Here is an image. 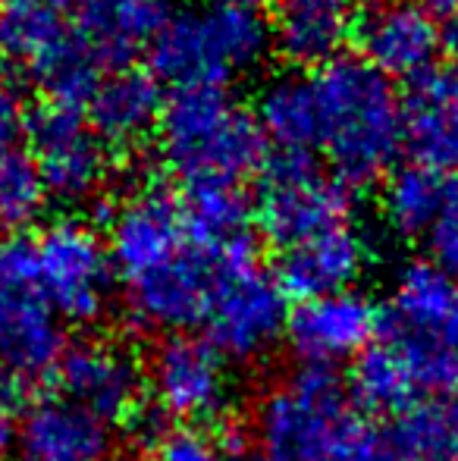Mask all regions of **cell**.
I'll use <instances>...</instances> for the list:
<instances>
[{
    "instance_id": "cell-16",
    "label": "cell",
    "mask_w": 458,
    "mask_h": 461,
    "mask_svg": "<svg viewBox=\"0 0 458 461\" xmlns=\"http://www.w3.org/2000/svg\"><path fill=\"white\" fill-rule=\"evenodd\" d=\"M355 41L361 60H367L386 79H411L434 69L440 54V25L421 4H383L358 16Z\"/></svg>"
},
{
    "instance_id": "cell-14",
    "label": "cell",
    "mask_w": 458,
    "mask_h": 461,
    "mask_svg": "<svg viewBox=\"0 0 458 461\" xmlns=\"http://www.w3.org/2000/svg\"><path fill=\"white\" fill-rule=\"evenodd\" d=\"M60 395L85 408L107 427H135L145 411V370L126 346L82 339L63 348L54 367Z\"/></svg>"
},
{
    "instance_id": "cell-27",
    "label": "cell",
    "mask_w": 458,
    "mask_h": 461,
    "mask_svg": "<svg viewBox=\"0 0 458 461\" xmlns=\"http://www.w3.org/2000/svg\"><path fill=\"white\" fill-rule=\"evenodd\" d=\"M418 380L409 370L399 352L386 346L383 339L373 342L361 358L352 361V376H348V395L358 405V411L367 414H390L396 418L399 411L415 402Z\"/></svg>"
},
{
    "instance_id": "cell-10",
    "label": "cell",
    "mask_w": 458,
    "mask_h": 461,
    "mask_svg": "<svg viewBox=\"0 0 458 461\" xmlns=\"http://www.w3.org/2000/svg\"><path fill=\"white\" fill-rule=\"evenodd\" d=\"M352 198L337 173L311 154H274L264 160L255 194V220L283 251L348 223Z\"/></svg>"
},
{
    "instance_id": "cell-13",
    "label": "cell",
    "mask_w": 458,
    "mask_h": 461,
    "mask_svg": "<svg viewBox=\"0 0 458 461\" xmlns=\"http://www.w3.org/2000/svg\"><path fill=\"white\" fill-rule=\"evenodd\" d=\"M145 380L154 405L179 424H211L227 414L232 399L227 358L189 333L166 336L154 348Z\"/></svg>"
},
{
    "instance_id": "cell-37",
    "label": "cell",
    "mask_w": 458,
    "mask_h": 461,
    "mask_svg": "<svg viewBox=\"0 0 458 461\" xmlns=\"http://www.w3.org/2000/svg\"><path fill=\"white\" fill-rule=\"evenodd\" d=\"M227 461H264V458H255V456H242V452H238V456H227Z\"/></svg>"
},
{
    "instance_id": "cell-5",
    "label": "cell",
    "mask_w": 458,
    "mask_h": 461,
    "mask_svg": "<svg viewBox=\"0 0 458 461\" xmlns=\"http://www.w3.org/2000/svg\"><path fill=\"white\" fill-rule=\"evenodd\" d=\"M270 44L261 13L223 4L185 6L173 13L151 44V69L179 88H227L264 67Z\"/></svg>"
},
{
    "instance_id": "cell-4",
    "label": "cell",
    "mask_w": 458,
    "mask_h": 461,
    "mask_svg": "<svg viewBox=\"0 0 458 461\" xmlns=\"http://www.w3.org/2000/svg\"><path fill=\"white\" fill-rule=\"evenodd\" d=\"M160 158L192 185H242L264 167L267 139L227 88H179L160 110Z\"/></svg>"
},
{
    "instance_id": "cell-15",
    "label": "cell",
    "mask_w": 458,
    "mask_h": 461,
    "mask_svg": "<svg viewBox=\"0 0 458 461\" xmlns=\"http://www.w3.org/2000/svg\"><path fill=\"white\" fill-rule=\"evenodd\" d=\"M380 333V311L355 289L308 298L289 311L286 342L305 367L330 370L355 361L373 346Z\"/></svg>"
},
{
    "instance_id": "cell-24",
    "label": "cell",
    "mask_w": 458,
    "mask_h": 461,
    "mask_svg": "<svg viewBox=\"0 0 458 461\" xmlns=\"http://www.w3.org/2000/svg\"><path fill=\"white\" fill-rule=\"evenodd\" d=\"M255 120L276 154H311L320 148V113L314 82L305 76H276L261 88Z\"/></svg>"
},
{
    "instance_id": "cell-38",
    "label": "cell",
    "mask_w": 458,
    "mask_h": 461,
    "mask_svg": "<svg viewBox=\"0 0 458 461\" xmlns=\"http://www.w3.org/2000/svg\"><path fill=\"white\" fill-rule=\"evenodd\" d=\"M377 6H383V4H409V0H373Z\"/></svg>"
},
{
    "instance_id": "cell-31",
    "label": "cell",
    "mask_w": 458,
    "mask_h": 461,
    "mask_svg": "<svg viewBox=\"0 0 458 461\" xmlns=\"http://www.w3.org/2000/svg\"><path fill=\"white\" fill-rule=\"evenodd\" d=\"M427 245H430V261L440 264L446 274H453L458 279V211L449 213L440 226L427 236Z\"/></svg>"
},
{
    "instance_id": "cell-6",
    "label": "cell",
    "mask_w": 458,
    "mask_h": 461,
    "mask_svg": "<svg viewBox=\"0 0 458 461\" xmlns=\"http://www.w3.org/2000/svg\"><path fill=\"white\" fill-rule=\"evenodd\" d=\"M380 333L421 389L458 386V279L434 261L405 264L380 311Z\"/></svg>"
},
{
    "instance_id": "cell-39",
    "label": "cell",
    "mask_w": 458,
    "mask_h": 461,
    "mask_svg": "<svg viewBox=\"0 0 458 461\" xmlns=\"http://www.w3.org/2000/svg\"><path fill=\"white\" fill-rule=\"evenodd\" d=\"M10 4H19V0H0V6H10Z\"/></svg>"
},
{
    "instance_id": "cell-20",
    "label": "cell",
    "mask_w": 458,
    "mask_h": 461,
    "mask_svg": "<svg viewBox=\"0 0 458 461\" xmlns=\"http://www.w3.org/2000/svg\"><path fill=\"white\" fill-rule=\"evenodd\" d=\"M367 239L352 223H346L283 251L276 279L286 295H295L299 302L333 295L358 283L367 267Z\"/></svg>"
},
{
    "instance_id": "cell-21",
    "label": "cell",
    "mask_w": 458,
    "mask_h": 461,
    "mask_svg": "<svg viewBox=\"0 0 458 461\" xmlns=\"http://www.w3.org/2000/svg\"><path fill=\"white\" fill-rule=\"evenodd\" d=\"M160 110L164 97L157 79L145 69L120 67L107 73L88 97L85 120L107 148H135L157 132Z\"/></svg>"
},
{
    "instance_id": "cell-35",
    "label": "cell",
    "mask_w": 458,
    "mask_h": 461,
    "mask_svg": "<svg viewBox=\"0 0 458 461\" xmlns=\"http://www.w3.org/2000/svg\"><path fill=\"white\" fill-rule=\"evenodd\" d=\"M48 4H54L57 10H88L98 0H48Z\"/></svg>"
},
{
    "instance_id": "cell-28",
    "label": "cell",
    "mask_w": 458,
    "mask_h": 461,
    "mask_svg": "<svg viewBox=\"0 0 458 461\" xmlns=\"http://www.w3.org/2000/svg\"><path fill=\"white\" fill-rule=\"evenodd\" d=\"M44 204H48V188L29 151L4 148L0 151V230H22L41 217Z\"/></svg>"
},
{
    "instance_id": "cell-12",
    "label": "cell",
    "mask_w": 458,
    "mask_h": 461,
    "mask_svg": "<svg viewBox=\"0 0 458 461\" xmlns=\"http://www.w3.org/2000/svg\"><path fill=\"white\" fill-rule=\"evenodd\" d=\"M25 139L48 198L85 204L104 192L113 167L111 148L88 126L79 107L44 101L25 116Z\"/></svg>"
},
{
    "instance_id": "cell-29",
    "label": "cell",
    "mask_w": 458,
    "mask_h": 461,
    "mask_svg": "<svg viewBox=\"0 0 458 461\" xmlns=\"http://www.w3.org/2000/svg\"><path fill=\"white\" fill-rule=\"evenodd\" d=\"M154 461H227L217 443L198 430H170L160 433L154 443Z\"/></svg>"
},
{
    "instance_id": "cell-23",
    "label": "cell",
    "mask_w": 458,
    "mask_h": 461,
    "mask_svg": "<svg viewBox=\"0 0 458 461\" xmlns=\"http://www.w3.org/2000/svg\"><path fill=\"white\" fill-rule=\"evenodd\" d=\"M164 0H98L82 16V32L104 67H126L135 54L151 50L166 25Z\"/></svg>"
},
{
    "instance_id": "cell-11",
    "label": "cell",
    "mask_w": 458,
    "mask_h": 461,
    "mask_svg": "<svg viewBox=\"0 0 458 461\" xmlns=\"http://www.w3.org/2000/svg\"><path fill=\"white\" fill-rule=\"evenodd\" d=\"M44 298L67 323H94L111 308L113 258L107 242L85 223L57 220L31 242Z\"/></svg>"
},
{
    "instance_id": "cell-40",
    "label": "cell",
    "mask_w": 458,
    "mask_h": 461,
    "mask_svg": "<svg viewBox=\"0 0 458 461\" xmlns=\"http://www.w3.org/2000/svg\"><path fill=\"white\" fill-rule=\"evenodd\" d=\"M390 461H396V458H390Z\"/></svg>"
},
{
    "instance_id": "cell-26",
    "label": "cell",
    "mask_w": 458,
    "mask_h": 461,
    "mask_svg": "<svg viewBox=\"0 0 458 461\" xmlns=\"http://www.w3.org/2000/svg\"><path fill=\"white\" fill-rule=\"evenodd\" d=\"M390 452L396 461H458V399H415L392 418Z\"/></svg>"
},
{
    "instance_id": "cell-33",
    "label": "cell",
    "mask_w": 458,
    "mask_h": 461,
    "mask_svg": "<svg viewBox=\"0 0 458 461\" xmlns=\"http://www.w3.org/2000/svg\"><path fill=\"white\" fill-rule=\"evenodd\" d=\"M440 50H446V54L455 60V67H458V16H453V19H446V23H443V29H440Z\"/></svg>"
},
{
    "instance_id": "cell-9",
    "label": "cell",
    "mask_w": 458,
    "mask_h": 461,
    "mask_svg": "<svg viewBox=\"0 0 458 461\" xmlns=\"http://www.w3.org/2000/svg\"><path fill=\"white\" fill-rule=\"evenodd\" d=\"M280 279L257 267L255 251L223 261L204 311V339L227 361H261L286 336L289 302Z\"/></svg>"
},
{
    "instance_id": "cell-36",
    "label": "cell",
    "mask_w": 458,
    "mask_h": 461,
    "mask_svg": "<svg viewBox=\"0 0 458 461\" xmlns=\"http://www.w3.org/2000/svg\"><path fill=\"white\" fill-rule=\"evenodd\" d=\"M430 4H434V10L443 13L446 19L458 16V0H430Z\"/></svg>"
},
{
    "instance_id": "cell-2",
    "label": "cell",
    "mask_w": 458,
    "mask_h": 461,
    "mask_svg": "<svg viewBox=\"0 0 458 461\" xmlns=\"http://www.w3.org/2000/svg\"><path fill=\"white\" fill-rule=\"evenodd\" d=\"M255 439L264 461H390V446L361 418L330 370L305 367L261 395Z\"/></svg>"
},
{
    "instance_id": "cell-30",
    "label": "cell",
    "mask_w": 458,
    "mask_h": 461,
    "mask_svg": "<svg viewBox=\"0 0 458 461\" xmlns=\"http://www.w3.org/2000/svg\"><path fill=\"white\" fill-rule=\"evenodd\" d=\"M19 129H25L22 120V97H19V82L13 60L0 50V151L13 148Z\"/></svg>"
},
{
    "instance_id": "cell-34",
    "label": "cell",
    "mask_w": 458,
    "mask_h": 461,
    "mask_svg": "<svg viewBox=\"0 0 458 461\" xmlns=\"http://www.w3.org/2000/svg\"><path fill=\"white\" fill-rule=\"evenodd\" d=\"M214 4L232 6V10H248V13H261L264 6H270L274 0H214Z\"/></svg>"
},
{
    "instance_id": "cell-7",
    "label": "cell",
    "mask_w": 458,
    "mask_h": 461,
    "mask_svg": "<svg viewBox=\"0 0 458 461\" xmlns=\"http://www.w3.org/2000/svg\"><path fill=\"white\" fill-rule=\"evenodd\" d=\"M0 50L29 69L48 101L79 110L107 76L82 25H73L48 0L0 6Z\"/></svg>"
},
{
    "instance_id": "cell-19",
    "label": "cell",
    "mask_w": 458,
    "mask_h": 461,
    "mask_svg": "<svg viewBox=\"0 0 458 461\" xmlns=\"http://www.w3.org/2000/svg\"><path fill=\"white\" fill-rule=\"evenodd\" d=\"M405 148L418 164L458 170V67H434L418 76L402 97Z\"/></svg>"
},
{
    "instance_id": "cell-25",
    "label": "cell",
    "mask_w": 458,
    "mask_h": 461,
    "mask_svg": "<svg viewBox=\"0 0 458 461\" xmlns=\"http://www.w3.org/2000/svg\"><path fill=\"white\" fill-rule=\"evenodd\" d=\"M185 217L192 236L220 258L255 251L248 239L251 204L238 185H192L185 188Z\"/></svg>"
},
{
    "instance_id": "cell-3",
    "label": "cell",
    "mask_w": 458,
    "mask_h": 461,
    "mask_svg": "<svg viewBox=\"0 0 458 461\" xmlns=\"http://www.w3.org/2000/svg\"><path fill=\"white\" fill-rule=\"evenodd\" d=\"M320 151L346 185H367L405 148L402 97L392 79L361 57H339L314 73Z\"/></svg>"
},
{
    "instance_id": "cell-32",
    "label": "cell",
    "mask_w": 458,
    "mask_h": 461,
    "mask_svg": "<svg viewBox=\"0 0 458 461\" xmlns=\"http://www.w3.org/2000/svg\"><path fill=\"white\" fill-rule=\"evenodd\" d=\"M13 405H16V402H13L10 395L0 393V458H4L6 452L13 449V443H16V420H13Z\"/></svg>"
},
{
    "instance_id": "cell-17",
    "label": "cell",
    "mask_w": 458,
    "mask_h": 461,
    "mask_svg": "<svg viewBox=\"0 0 458 461\" xmlns=\"http://www.w3.org/2000/svg\"><path fill=\"white\" fill-rule=\"evenodd\" d=\"M16 461H111V427L63 395L31 402L16 420Z\"/></svg>"
},
{
    "instance_id": "cell-8",
    "label": "cell",
    "mask_w": 458,
    "mask_h": 461,
    "mask_svg": "<svg viewBox=\"0 0 458 461\" xmlns=\"http://www.w3.org/2000/svg\"><path fill=\"white\" fill-rule=\"evenodd\" d=\"M63 330L44 298L31 245L0 236V383L22 393L63 355Z\"/></svg>"
},
{
    "instance_id": "cell-18",
    "label": "cell",
    "mask_w": 458,
    "mask_h": 461,
    "mask_svg": "<svg viewBox=\"0 0 458 461\" xmlns=\"http://www.w3.org/2000/svg\"><path fill=\"white\" fill-rule=\"evenodd\" d=\"M270 44L295 69H324L339 60L355 38L358 13L352 0H274Z\"/></svg>"
},
{
    "instance_id": "cell-1",
    "label": "cell",
    "mask_w": 458,
    "mask_h": 461,
    "mask_svg": "<svg viewBox=\"0 0 458 461\" xmlns=\"http://www.w3.org/2000/svg\"><path fill=\"white\" fill-rule=\"evenodd\" d=\"M107 249L132 321L170 336L204 321L217 274L229 261L192 236L185 204L160 185L135 188L113 207Z\"/></svg>"
},
{
    "instance_id": "cell-22",
    "label": "cell",
    "mask_w": 458,
    "mask_h": 461,
    "mask_svg": "<svg viewBox=\"0 0 458 461\" xmlns=\"http://www.w3.org/2000/svg\"><path fill=\"white\" fill-rule=\"evenodd\" d=\"M380 211L392 232L405 239H427L449 213L458 211V179L424 164L399 167L386 176L380 192Z\"/></svg>"
}]
</instances>
